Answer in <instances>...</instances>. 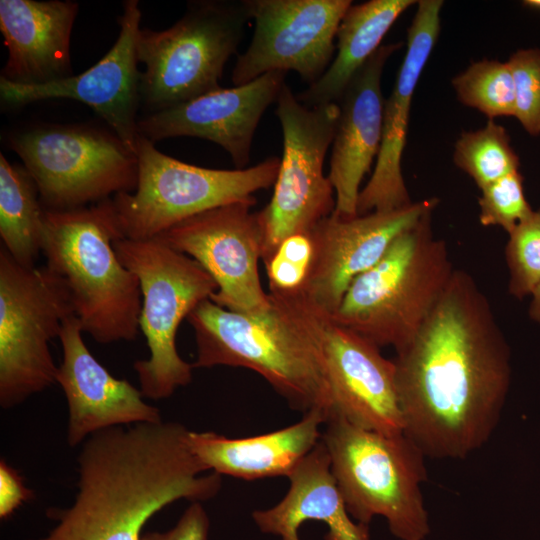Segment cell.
I'll return each instance as SVG.
<instances>
[{
  "label": "cell",
  "mask_w": 540,
  "mask_h": 540,
  "mask_svg": "<svg viewBox=\"0 0 540 540\" xmlns=\"http://www.w3.org/2000/svg\"><path fill=\"white\" fill-rule=\"evenodd\" d=\"M510 348L474 278L455 269L415 337L393 360L403 433L426 457L464 459L498 425Z\"/></svg>",
  "instance_id": "cell-1"
},
{
  "label": "cell",
  "mask_w": 540,
  "mask_h": 540,
  "mask_svg": "<svg viewBox=\"0 0 540 540\" xmlns=\"http://www.w3.org/2000/svg\"><path fill=\"white\" fill-rule=\"evenodd\" d=\"M189 430L160 421L98 431L82 444L77 493L51 508L56 524L38 540H141L149 519L173 502H202L221 489L191 452Z\"/></svg>",
  "instance_id": "cell-2"
},
{
  "label": "cell",
  "mask_w": 540,
  "mask_h": 540,
  "mask_svg": "<svg viewBox=\"0 0 540 540\" xmlns=\"http://www.w3.org/2000/svg\"><path fill=\"white\" fill-rule=\"evenodd\" d=\"M260 312L238 313L199 303L187 317L196 342L193 368L242 367L261 375L291 408L304 414L331 402L323 344L328 315L301 293H269Z\"/></svg>",
  "instance_id": "cell-3"
},
{
  "label": "cell",
  "mask_w": 540,
  "mask_h": 540,
  "mask_svg": "<svg viewBox=\"0 0 540 540\" xmlns=\"http://www.w3.org/2000/svg\"><path fill=\"white\" fill-rule=\"evenodd\" d=\"M43 221L46 266L64 282L83 332L101 344L133 341L142 295L114 248L123 235L112 198L73 210L44 209Z\"/></svg>",
  "instance_id": "cell-4"
},
{
  "label": "cell",
  "mask_w": 540,
  "mask_h": 540,
  "mask_svg": "<svg viewBox=\"0 0 540 540\" xmlns=\"http://www.w3.org/2000/svg\"><path fill=\"white\" fill-rule=\"evenodd\" d=\"M434 210L399 235L383 257L349 285L329 316L379 348L406 346L418 333L455 271L448 246L432 229Z\"/></svg>",
  "instance_id": "cell-5"
},
{
  "label": "cell",
  "mask_w": 540,
  "mask_h": 540,
  "mask_svg": "<svg viewBox=\"0 0 540 540\" xmlns=\"http://www.w3.org/2000/svg\"><path fill=\"white\" fill-rule=\"evenodd\" d=\"M321 439L331 470L356 522L386 519L400 540H425L430 532L422 484L425 455L403 432L384 434L354 426L331 415Z\"/></svg>",
  "instance_id": "cell-6"
},
{
  "label": "cell",
  "mask_w": 540,
  "mask_h": 540,
  "mask_svg": "<svg viewBox=\"0 0 540 540\" xmlns=\"http://www.w3.org/2000/svg\"><path fill=\"white\" fill-rule=\"evenodd\" d=\"M114 248L140 284L139 330L150 353L133 364L140 390L149 399H167L192 380V364L177 351L178 327L199 303L211 298L217 284L197 261L160 237L122 238L114 242Z\"/></svg>",
  "instance_id": "cell-7"
},
{
  "label": "cell",
  "mask_w": 540,
  "mask_h": 540,
  "mask_svg": "<svg viewBox=\"0 0 540 540\" xmlns=\"http://www.w3.org/2000/svg\"><path fill=\"white\" fill-rule=\"evenodd\" d=\"M250 19L243 1H190L171 27L140 29L139 95L155 113L221 88L225 64L237 52Z\"/></svg>",
  "instance_id": "cell-8"
},
{
  "label": "cell",
  "mask_w": 540,
  "mask_h": 540,
  "mask_svg": "<svg viewBox=\"0 0 540 540\" xmlns=\"http://www.w3.org/2000/svg\"><path fill=\"white\" fill-rule=\"evenodd\" d=\"M139 135L136 189L112 197L123 238L153 239L205 211L255 199L275 184L280 158L268 157L244 169L195 166L160 152Z\"/></svg>",
  "instance_id": "cell-9"
},
{
  "label": "cell",
  "mask_w": 540,
  "mask_h": 540,
  "mask_svg": "<svg viewBox=\"0 0 540 540\" xmlns=\"http://www.w3.org/2000/svg\"><path fill=\"white\" fill-rule=\"evenodd\" d=\"M10 146L33 178L46 210L87 207L137 186V156L114 133L83 125H43L13 134Z\"/></svg>",
  "instance_id": "cell-10"
},
{
  "label": "cell",
  "mask_w": 540,
  "mask_h": 540,
  "mask_svg": "<svg viewBox=\"0 0 540 540\" xmlns=\"http://www.w3.org/2000/svg\"><path fill=\"white\" fill-rule=\"evenodd\" d=\"M74 314L68 290L45 265L24 267L0 249V406L11 409L56 383L49 343Z\"/></svg>",
  "instance_id": "cell-11"
},
{
  "label": "cell",
  "mask_w": 540,
  "mask_h": 540,
  "mask_svg": "<svg viewBox=\"0 0 540 540\" xmlns=\"http://www.w3.org/2000/svg\"><path fill=\"white\" fill-rule=\"evenodd\" d=\"M276 104L283 153L272 198L258 212L263 232V264L284 240L310 233L334 212L336 205L335 191L323 166L336 132L338 103L308 107L285 83Z\"/></svg>",
  "instance_id": "cell-12"
},
{
  "label": "cell",
  "mask_w": 540,
  "mask_h": 540,
  "mask_svg": "<svg viewBox=\"0 0 540 540\" xmlns=\"http://www.w3.org/2000/svg\"><path fill=\"white\" fill-rule=\"evenodd\" d=\"M252 40L232 71L235 86L271 71H295L309 85L328 69L350 0H244Z\"/></svg>",
  "instance_id": "cell-13"
},
{
  "label": "cell",
  "mask_w": 540,
  "mask_h": 540,
  "mask_svg": "<svg viewBox=\"0 0 540 540\" xmlns=\"http://www.w3.org/2000/svg\"><path fill=\"white\" fill-rule=\"evenodd\" d=\"M256 199L217 207L171 227L160 237L175 250L197 261L214 279L211 300L238 313H256L270 304L262 288L258 261L263 232Z\"/></svg>",
  "instance_id": "cell-14"
},
{
  "label": "cell",
  "mask_w": 540,
  "mask_h": 540,
  "mask_svg": "<svg viewBox=\"0 0 540 540\" xmlns=\"http://www.w3.org/2000/svg\"><path fill=\"white\" fill-rule=\"evenodd\" d=\"M122 8L118 38L95 65L81 74L42 85H21L0 78L2 103L17 107L57 98L82 102L136 154L140 107L137 38L142 13L137 0L124 1Z\"/></svg>",
  "instance_id": "cell-15"
},
{
  "label": "cell",
  "mask_w": 540,
  "mask_h": 540,
  "mask_svg": "<svg viewBox=\"0 0 540 540\" xmlns=\"http://www.w3.org/2000/svg\"><path fill=\"white\" fill-rule=\"evenodd\" d=\"M438 198L432 197L393 211H375L353 218L331 214L310 232L313 257L300 292L320 312L331 316L349 285L374 266L393 241L414 226Z\"/></svg>",
  "instance_id": "cell-16"
},
{
  "label": "cell",
  "mask_w": 540,
  "mask_h": 540,
  "mask_svg": "<svg viewBox=\"0 0 540 540\" xmlns=\"http://www.w3.org/2000/svg\"><path fill=\"white\" fill-rule=\"evenodd\" d=\"M284 71H271L243 85L201 95L139 118L138 134L155 143L179 136L198 137L221 146L236 169L247 168L255 130L285 84Z\"/></svg>",
  "instance_id": "cell-17"
},
{
  "label": "cell",
  "mask_w": 540,
  "mask_h": 540,
  "mask_svg": "<svg viewBox=\"0 0 540 540\" xmlns=\"http://www.w3.org/2000/svg\"><path fill=\"white\" fill-rule=\"evenodd\" d=\"M323 344L330 416L370 431L402 433L394 361L382 356L378 346L336 324L329 316L324 322Z\"/></svg>",
  "instance_id": "cell-18"
},
{
  "label": "cell",
  "mask_w": 540,
  "mask_h": 540,
  "mask_svg": "<svg viewBox=\"0 0 540 540\" xmlns=\"http://www.w3.org/2000/svg\"><path fill=\"white\" fill-rule=\"evenodd\" d=\"M82 333L78 318L72 314L65 319L59 336L63 360L56 383L68 406V445H82L89 436L107 428L162 421L159 409L144 401L140 389L114 377L97 361Z\"/></svg>",
  "instance_id": "cell-19"
},
{
  "label": "cell",
  "mask_w": 540,
  "mask_h": 540,
  "mask_svg": "<svg viewBox=\"0 0 540 540\" xmlns=\"http://www.w3.org/2000/svg\"><path fill=\"white\" fill-rule=\"evenodd\" d=\"M441 0L417 1V10L407 31V49L389 97L384 103L382 141L375 168L357 201V215L393 211L410 206L402 175L414 90L437 43L441 27Z\"/></svg>",
  "instance_id": "cell-20"
},
{
  "label": "cell",
  "mask_w": 540,
  "mask_h": 540,
  "mask_svg": "<svg viewBox=\"0 0 540 540\" xmlns=\"http://www.w3.org/2000/svg\"><path fill=\"white\" fill-rule=\"evenodd\" d=\"M402 42L381 45L359 69L338 102L340 114L332 142L328 178L334 188L333 214L357 215L360 184L377 158L383 132L381 80L387 60Z\"/></svg>",
  "instance_id": "cell-21"
},
{
  "label": "cell",
  "mask_w": 540,
  "mask_h": 540,
  "mask_svg": "<svg viewBox=\"0 0 540 540\" xmlns=\"http://www.w3.org/2000/svg\"><path fill=\"white\" fill-rule=\"evenodd\" d=\"M79 5L70 0H0L8 58L0 78L42 85L72 76L70 39Z\"/></svg>",
  "instance_id": "cell-22"
},
{
  "label": "cell",
  "mask_w": 540,
  "mask_h": 540,
  "mask_svg": "<svg viewBox=\"0 0 540 540\" xmlns=\"http://www.w3.org/2000/svg\"><path fill=\"white\" fill-rule=\"evenodd\" d=\"M327 418L323 411L311 410L286 428L245 438L189 430L187 442L208 472L244 480L288 477L320 441V427Z\"/></svg>",
  "instance_id": "cell-23"
},
{
  "label": "cell",
  "mask_w": 540,
  "mask_h": 540,
  "mask_svg": "<svg viewBox=\"0 0 540 540\" xmlns=\"http://www.w3.org/2000/svg\"><path fill=\"white\" fill-rule=\"evenodd\" d=\"M288 478L289 490L278 504L253 511V521L261 532L281 540H300V526L315 520L328 527L325 540H371L368 525L356 522L348 513L322 439Z\"/></svg>",
  "instance_id": "cell-24"
},
{
  "label": "cell",
  "mask_w": 540,
  "mask_h": 540,
  "mask_svg": "<svg viewBox=\"0 0 540 540\" xmlns=\"http://www.w3.org/2000/svg\"><path fill=\"white\" fill-rule=\"evenodd\" d=\"M414 0H370L351 5L337 31V53L325 73L296 95L308 107L338 103L348 84Z\"/></svg>",
  "instance_id": "cell-25"
},
{
  "label": "cell",
  "mask_w": 540,
  "mask_h": 540,
  "mask_svg": "<svg viewBox=\"0 0 540 540\" xmlns=\"http://www.w3.org/2000/svg\"><path fill=\"white\" fill-rule=\"evenodd\" d=\"M44 208L37 186L25 169L0 154V236L14 261L35 267L42 253Z\"/></svg>",
  "instance_id": "cell-26"
},
{
  "label": "cell",
  "mask_w": 540,
  "mask_h": 540,
  "mask_svg": "<svg viewBox=\"0 0 540 540\" xmlns=\"http://www.w3.org/2000/svg\"><path fill=\"white\" fill-rule=\"evenodd\" d=\"M453 161L480 190L520 166L507 130L494 120L483 128L463 131L455 142Z\"/></svg>",
  "instance_id": "cell-27"
},
{
  "label": "cell",
  "mask_w": 540,
  "mask_h": 540,
  "mask_svg": "<svg viewBox=\"0 0 540 540\" xmlns=\"http://www.w3.org/2000/svg\"><path fill=\"white\" fill-rule=\"evenodd\" d=\"M451 84L462 104L478 110L489 120L515 116L514 82L507 61L472 62Z\"/></svg>",
  "instance_id": "cell-28"
},
{
  "label": "cell",
  "mask_w": 540,
  "mask_h": 540,
  "mask_svg": "<svg viewBox=\"0 0 540 540\" xmlns=\"http://www.w3.org/2000/svg\"><path fill=\"white\" fill-rule=\"evenodd\" d=\"M505 258L509 293L519 299L531 295L540 281V209L509 234Z\"/></svg>",
  "instance_id": "cell-29"
},
{
  "label": "cell",
  "mask_w": 540,
  "mask_h": 540,
  "mask_svg": "<svg viewBox=\"0 0 540 540\" xmlns=\"http://www.w3.org/2000/svg\"><path fill=\"white\" fill-rule=\"evenodd\" d=\"M478 199L482 226H499L510 234L534 212L525 198L519 170L484 187Z\"/></svg>",
  "instance_id": "cell-30"
},
{
  "label": "cell",
  "mask_w": 540,
  "mask_h": 540,
  "mask_svg": "<svg viewBox=\"0 0 540 540\" xmlns=\"http://www.w3.org/2000/svg\"><path fill=\"white\" fill-rule=\"evenodd\" d=\"M313 257L311 233L295 234L284 240L264 263L271 293L296 294L302 291Z\"/></svg>",
  "instance_id": "cell-31"
},
{
  "label": "cell",
  "mask_w": 540,
  "mask_h": 540,
  "mask_svg": "<svg viewBox=\"0 0 540 540\" xmlns=\"http://www.w3.org/2000/svg\"><path fill=\"white\" fill-rule=\"evenodd\" d=\"M515 92V116L531 135L540 134V50L521 49L507 61Z\"/></svg>",
  "instance_id": "cell-32"
},
{
  "label": "cell",
  "mask_w": 540,
  "mask_h": 540,
  "mask_svg": "<svg viewBox=\"0 0 540 540\" xmlns=\"http://www.w3.org/2000/svg\"><path fill=\"white\" fill-rule=\"evenodd\" d=\"M209 527V517L201 502H191L173 528L145 532L141 540H207Z\"/></svg>",
  "instance_id": "cell-33"
},
{
  "label": "cell",
  "mask_w": 540,
  "mask_h": 540,
  "mask_svg": "<svg viewBox=\"0 0 540 540\" xmlns=\"http://www.w3.org/2000/svg\"><path fill=\"white\" fill-rule=\"evenodd\" d=\"M32 497V492L24 483L20 473L10 466L5 459L0 462V517L6 519L25 501Z\"/></svg>",
  "instance_id": "cell-34"
},
{
  "label": "cell",
  "mask_w": 540,
  "mask_h": 540,
  "mask_svg": "<svg viewBox=\"0 0 540 540\" xmlns=\"http://www.w3.org/2000/svg\"><path fill=\"white\" fill-rule=\"evenodd\" d=\"M531 295L532 301L529 307V315L531 319L540 324V281L534 287Z\"/></svg>",
  "instance_id": "cell-35"
},
{
  "label": "cell",
  "mask_w": 540,
  "mask_h": 540,
  "mask_svg": "<svg viewBox=\"0 0 540 540\" xmlns=\"http://www.w3.org/2000/svg\"><path fill=\"white\" fill-rule=\"evenodd\" d=\"M523 3L529 8L540 10V0H526Z\"/></svg>",
  "instance_id": "cell-36"
}]
</instances>
